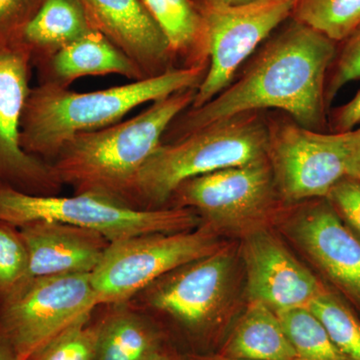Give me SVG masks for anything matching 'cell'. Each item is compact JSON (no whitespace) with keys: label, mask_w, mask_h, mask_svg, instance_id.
I'll use <instances>...</instances> for the list:
<instances>
[{"label":"cell","mask_w":360,"mask_h":360,"mask_svg":"<svg viewBox=\"0 0 360 360\" xmlns=\"http://www.w3.org/2000/svg\"><path fill=\"white\" fill-rule=\"evenodd\" d=\"M91 30L80 0H42L15 41L25 45L37 65Z\"/></svg>","instance_id":"cell-18"},{"label":"cell","mask_w":360,"mask_h":360,"mask_svg":"<svg viewBox=\"0 0 360 360\" xmlns=\"http://www.w3.org/2000/svg\"><path fill=\"white\" fill-rule=\"evenodd\" d=\"M98 321L87 315L47 341L26 360H96Z\"/></svg>","instance_id":"cell-26"},{"label":"cell","mask_w":360,"mask_h":360,"mask_svg":"<svg viewBox=\"0 0 360 360\" xmlns=\"http://www.w3.org/2000/svg\"><path fill=\"white\" fill-rule=\"evenodd\" d=\"M290 232L326 276L360 304V239L333 206L319 205L300 213Z\"/></svg>","instance_id":"cell-15"},{"label":"cell","mask_w":360,"mask_h":360,"mask_svg":"<svg viewBox=\"0 0 360 360\" xmlns=\"http://www.w3.org/2000/svg\"><path fill=\"white\" fill-rule=\"evenodd\" d=\"M333 122L338 132L350 131L360 124V91L336 111Z\"/></svg>","instance_id":"cell-30"},{"label":"cell","mask_w":360,"mask_h":360,"mask_svg":"<svg viewBox=\"0 0 360 360\" xmlns=\"http://www.w3.org/2000/svg\"><path fill=\"white\" fill-rule=\"evenodd\" d=\"M196 89L156 101L131 120L75 135L49 162L56 177L75 194H94L134 207L141 168L172 122L193 105Z\"/></svg>","instance_id":"cell-2"},{"label":"cell","mask_w":360,"mask_h":360,"mask_svg":"<svg viewBox=\"0 0 360 360\" xmlns=\"http://www.w3.org/2000/svg\"><path fill=\"white\" fill-rule=\"evenodd\" d=\"M343 224L360 239V182L350 177L338 181L326 196Z\"/></svg>","instance_id":"cell-27"},{"label":"cell","mask_w":360,"mask_h":360,"mask_svg":"<svg viewBox=\"0 0 360 360\" xmlns=\"http://www.w3.org/2000/svg\"><path fill=\"white\" fill-rule=\"evenodd\" d=\"M149 360H172L169 359V357L167 356V355H165V354H162V352H160L158 354H156L155 355H153V357H151Z\"/></svg>","instance_id":"cell-35"},{"label":"cell","mask_w":360,"mask_h":360,"mask_svg":"<svg viewBox=\"0 0 360 360\" xmlns=\"http://www.w3.org/2000/svg\"><path fill=\"white\" fill-rule=\"evenodd\" d=\"M269 127L245 113L169 142H162L141 168L132 205L165 207L186 180L267 158Z\"/></svg>","instance_id":"cell-4"},{"label":"cell","mask_w":360,"mask_h":360,"mask_svg":"<svg viewBox=\"0 0 360 360\" xmlns=\"http://www.w3.org/2000/svg\"><path fill=\"white\" fill-rule=\"evenodd\" d=\"M348 174L347 177L360 182V124L359 127L350 130L348 141Z\"/></svg>","instance_id":"cell-31"},{"label":"cell","mask_w":360,"mask_h":360,"mask_svg":"<svg viewBox=\"0 0 360 360\" xmlns=\"http://www.w3.org/2000/svg\"><path fill=\"white\" fill-rule=\"evenodd\" d=\"M335 41L295 20L270 39L240 79L200 108H189L167 135L177 139L245 113L276 108L317 130L324 122L326 77Z\"/></svg>","instance_id":"cell-1"},{"label":"cell","mask_w":360,"mask_h":360,"mask_svg":"<svg viewBox=\"0 0 360 360\" xmlns=\"http://www.w3.org/2000/svg\"><path fill=\"white\" fill-rule=\"evenodd\" d=\"M184 360H245V359H232V357L224 356L222 354H217V355H206V354H188L184 357Z\"/></svg>","instance_id":"cell-34"},{"label":"cell","mask_w":360,"mask_h":360,"mask_svg":"<svg viewBox=\"0 0 360 360\" xmlns=\"http://www.w3.org/2000/svg\"><path fill=\"white\" fill-rule=\"evenodd\" d=\"M32 277L91 274L110 241L99 232L54 221L18 227Z\"/></svg>","instance_id":"cell-16"},{"label":"cell","mask_w":360,"mask_h":360,"mask_svg":"<svg viewBox=\"0 0 360 360\" xmlns=\"http://www.w3.org/2000/svg\"><path fill=\"white\" fill-rule=\"evenodd\" d=\"M234 272L233 252L224 245L207 257L168 272L127 303L167 315L198 335L217 323L224 312Z\"/></svg>","instance_id":"cell-9"},{"label":"cell","mask_w":360,"mask_h":360,"mask_svg":"<svg viewBox=\"0 0 360 360\" xmlns=\"http://www.w3.org/2000/svg\"><path fill=\"white\" fill-rule=\"evenodd\" d=\"M42 0H0V44L18 39L26 23L34 15Z\"/></svg>","instance_id":"cell-29"},{"label":"cell","mask_w":360,"mask_h":360,"mask_svg":"<svg viewBox=\"0 0 360 360\" xmlns=\"http://www.w3.org/2000/svg\"><path fill=\"white\" fill-rule=\"evenodd\" d=\"M276 314L298 360H349L338 349L323 324L309 307L284 310Z\"/></svg>","instance_id":"cell-23"},{"label":"cell","mask_w":360,"mask_h":360,"mask_svg":"<svg viewBox=\"0 0 360 360\" xmlns=\"http://www.w3.org/2000/svg\"><path fill=\"white\" fill-rule=\"evenodd\" d=\"M220 354L245 360H298L276 312L257 302H250Z\"/></svg>","instance_id":"cell-19"},{"label":"cell","mask_w":360,"mask_h":360,"mask_svg":"<svg viewBox=\"0 0 360 360\" xmlns=\"http://www.w3.org/2000/svg\"><path fill=\"white\" fill-rule=\"evenodd\" d=\"M296 0H257L238 6L201 4L202 47L210 68L193 105H205L231 84L239 66L281 23L292 15Z\"/></svg>","instance_id":"cell-8"},{"label":"cell","mask_w":360,"mask_h":360,"mask_svg":"<svg viewBox=\"0 0 360 360\" xmlns=\"http://www.w3.org/2000/svg\"><path fill=\"white\" fill-rule=\"evenodd\" d=\"M276 191L267 158L186 180L172 200L175 207L195 210L217 231L248 233L271 212Z\"/></svg>","instance_id":"cell-10"},{"label":"cell","mask_w":360,"mask_h":360,"mask_svg":"<svg viewBox=\"0 0 360 360\" xmlns=\"http://www.w3.org/2000/svg\"><path fill=\"white\" fill-rule=\"evenodd\" d=\"M360 78V26L348 39L341 51L335 72L326 87V104L330 103L345 85Z\"/></svg>","instance_id":"cell-28"},{"label":"cell","mask_w":360,"mask_h":360,"mask_svg":"<svg viewBox=\"0 0 360 360\" xmlns=\"http://www.w3.org/2000/svg\"><path fill=\"white\" fill-rule=\"evenodd\" d=\"M0 360H18V355L1 330H0Z\"/></svg>","instance_id":"cell-32"},{"label":"cell","mask_w":360,"mask_h":360,"mask_svg":"<svg viewBox=\"0 0 360 360\" xmlns=\"http://www.w3.org/2000/svg\"><path fill=\"white\" fill-rule=\"evenodd\" d=\"M255 1L257 0H202V4L210 6H238Z\"/></svg>","instance_id":"cell-33"},{"label":"cell","mask_w":360,"mask_h":360,"mask_svg":"<svg viewBox=\"0 0 360 360\" xmlns=\"http://www.w3.org/2000/svg\"><path fill=\"white\" fill-rule=\"evenodd\" d=\"M32 58L20 42L0 44V184L39 195L63 188L51 163L21 146V118L30 94Z\"/></svg>","instance_id":"cell-12"},{"label":"cell","mask_w":360,"mask_h":360,"mask_svg":"<svg viewBox=\"0 0 360 360\" xmlns=\"http://www.w3.org/2000/svg\"><path fill=\"white\" fill-rule=\"evenodd\" d=\"M309 309L338 349L349 360H360V321L352 310L328 291L314 300Z\"/></svg>","instance_id":"cell-24"},{"label":"cell","mask_w":360,"mask_h":360,"mask_svg":"<svg viewBox=\"0 0 360 360\" xmlns=\"http://www.w3.org/2000/svg\"><path fill=\"white\" fill-rule=\"evenodd\" d=\"M97 307L91 274L32 277L0 307V330L18 360H26Z\"/></svg>","instance_id":"cell-7"},{"label":"cell","mask_w":360,"mask_h":360,"mask_svg":"<svg viewBox=\"0 0 360 360\" xmlns=\"http://www.w3.org/2000/svg\"><path fill=\"white\" fill-rule=\"evenodd\" d=\"M92 30L129 56L144 77L167 72L172 56L167 39L142 0H80Z\"/></svg>","instance_id":"cell-14"},{"label":"cell","mask_w":360,"mask_h":360,"mask_svg":"<svg viewBox=\"0 0 360 360\" xmlns=\"http://www.w3.org/2000/svg\"><path fill=\"white\" fill-rule=\"evenodd\" d=\"M243 257L250 302L264 303L274 312L309 307L328 291L281 240L264 229L246 233Z\"/></svg>","instance_id":"cell-13"},{"label":"cell","mask_w":360,"mask_h":360,"mask_svg":"<svg viewBox=\"0 0 360 360\" xmlns=\"http://www.w3.org/2000/svg\"><path fill=\"white\" fill-rule=\"evenodd\" d=\"M160 28L174 58L191 54L193 65H205L203 16L191 0H142Z\"/></svg>","instance_id":"cell-21"},{"label":"cell","mask_w":360,"mask_h":360,"mask_svg":"<svg viewBox=\"0 0 360 360\" xmlns=\"http://www.w3.org/2000/svg\"><path fill=\"white\" fill-rule=\"evenodd\" d=\"M98 321L96 360H149L161 352L155 326L129 303L112 305Z\"/></svg>","instance_id":"cell-20"},{"label":"cell","mask_w":360,"mask_h":360,"mask_svg":"<svg viewBox=\"0 0 360 360\" xmlns=\"http://www.w3.org/2000/svg\"><path fill=\"white\" fill-rule=\"evenodd\" d=\"M221 246L217 231L205 222L191 231L143 234L111 243L91 274L99 304L129 302L168 272Z\"/></svg>","instance_id":"cell-6"},{"label":"cell","mask_w":360,"mask_h":360,"mask_svg":"<svg viewBox=\"0 0 360 360\" xmlns=\"http://www.w3.org/2000/svg\"><path fill=\"white\" fill-rule=\"evenodd\" d=\"M32 278L30 259L20 229L0 221V307Z\"/></svg>","instance_id":"cell-25"},{"label":"cell","mask_w":360,"mask_h":360,"mask_svg":"<svg viewBox=\"0 0 360 360\" xmlns=\"http://www.w3.org/2000/svg\"><path fill=\"white\" fill-rule=\"evenodd\" d=\"M0 221L16 227L61 222L99 232L115 243L143 234L191 231L203 220L191 208L142 210L94 194L39 195L0 184Z\"/></svg>","instance_id":"cell-5"},{"label":"cell","mask_w":360,"mask_h":360,"mask_svg":"<svg viewBox=\"0 0 360 360\" xmlns=\"http://www.w3.org/2000/svg\"><path fill=\"white\" fill-rule=\"evenodd\" d=\"M205 65L174 68L156 77L91 92L40 82L30 89L21 118V146L26 153L51 162L78 134L96 131L122 122L142 104L198 89Z\"/></svg>","instance_id":"cell-3"},{"label":"cell","mask_w":360,"mask_h":360,"mask_svg":"<svg viewBox=\"0 0 360 360\" xmlns=\"http://www.w3.org/2000/svg\"><path fill=\"white\" fill-rule=\"evenodd\" d=\"M291 18L342 41L360 26V0H296Z\"/></svg>","instance_id":"cell-22"},{"label":"cell","mask_w":360,"mask_h":360,"mask_svg":"<svg viewBox=\"0 0 360 360\" xmlns=\"http://www.w3.org/2000/svg\"><path fill=\"white\" fill-rule=\"evenodd\" d=\"M349 131L321 134L297 123L269 127V158L277 191L295 202L326 198L348 174Z\"/></svg>","instance_id":"cell-11"},{"label":"cell","mask_w":360,"mask_h":360,"mask_svg":"<svg viewBox=\"0 0 360 360\" xmlns=\"http://www.w3.org/2000/svg\"><path fill=\"white\" fill-rule=\"evenodd\" d=\"M37 65L40 82L63 87L85 77L118 75L132 82L146 78L129 56L94 30Z\"/></svg>","instance_id":"cell-17"}]
</instances>
